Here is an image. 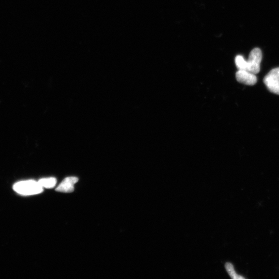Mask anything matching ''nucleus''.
Masks as SVG:
<instances>
[{
	"label": "nucleus",
	"mask_w": 279,
	"mask_h": 279,
	"mask_svg": "<svg viewBox=\"0 0 279 279\" xmlns=\"http://www.w3.org/2000/svg\"><path fill=\"white\" fill-rule=\"evenodd\" d=\"M227 273L230 277L234 279H244L243 277L237 274L235 272L233 265L230 262H227L225 265Z\"/></svg>",
	"instance_id": "nucleus-8"
},
{
	"label": "nucleus",
	"mask_w": 279,
	"mask_h": 279,
	"mask_svg": "<svg viewBox=\"0 0 279 279\" xmlns=\"http://www.w3.org/2000/svg\"><path fill=\"white\" fill-rule=\"evenodd\" d=\"M14 191L22 195L38 194L43 192V188L34 180H24L15 184Z\"/></svg>",
	"instance_id": "nucleus-1"
},
{
	"label": "nucleus",
	"mask_w": 279,
	"mask_h": 279,
	"mask_svg": "<svg viewBox=\"0 0 279 279\" xmlns=\"http://www.w3.org/2000/svg\"><path fill=\"white\" fill-rule=\"evenodd\" d=\"M264 83L270 92L279 95V68L268 72L264 79Z\"/></svg>",
	"instance_id": "nucleus-2"
},
{
	"label": "nucleus",
	"mask_w": 279,
	"mask_h": 279,
	"mask_svg": "<svg viewBox=\"0 0 279 279\" xmlns=\"http://www.w3.org/2000/svg\"><path fill=\"white\" fill-rule=\"evenodd\" d=\"M236 78L238 82L248 86H253L257 83L256 74L247 70H239L236 73Z\"/></svg>",
	"instance_id": "nucleus-4"
},
{
	"label": "nucleus",
	"mask_w": 279,
	"mask_h": 279,
	"mask_svg": "<svg viewBox=\"0 0 279 279\" xmlns=\"http://www.w3.org/2000/svg\"><path fill=\"white\" fill-rule=\"evenodd\" d=\"M235 64L239 70H247V61L242 55H237L235 58Z\"/></svg>",
	"instance_id": "nucleus-7"
},
{
	"label": "nucleus",
	"mask_w": 279,
	"mask_h": 279,
	"mask_svg": "<svg viewBox=\"0 0 279 279\" xmlns=\"http://www.w3.org/2000/svg\"><path fill=\"white\" fill-rule=\"evenodd\" d=\"M262 52L261 49L254 48L251 52L247 61V70L257 74L260 71V65L262 60Z\"/></svg>",
	"instance_id": "nucleus-3"
},
{
	"label": "nucleus",
	"mask_w": 279,
	"mask_h": 279,
	"mask_svg": "<svg viewBox=\"0 0 279 279\" xmlns=\"http://www.w3.org/2000/svg\"><path fill=\"white\" fill-rule=\"evenodd\" d=\"M38 182L43 188H52L56 185V179L54 177L45 178L40 179Z\"/></svg>",
	"instance_id": "nucleus-6"
},
{
	"label": "nucleus",
	"mask_w": 279,
	"mask_h": 279,
	"mask_svg": "<svg viewBox=\"0 0 279 279\" xmlns=\"http://www.w3.org/2000/svg\"><path fill=\"white\" fill-rule=\"evenodd\" d=\"M78 181V178L76 177L66 178L56 189V191L65 193L72 192L74 191V185Z\"/></svg>",
	"instance_id": "nucleus-5"
}]
</instances>
